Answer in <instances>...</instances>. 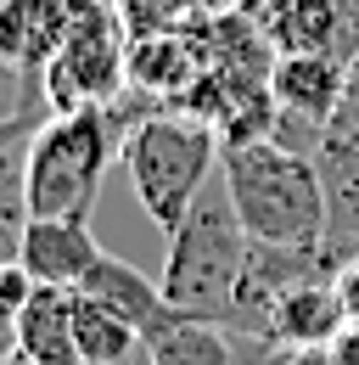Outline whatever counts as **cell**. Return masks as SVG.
<instances>
[{"label": "cell", "instance_id": "9a60e30c", "mask_svg": "<svg viewBox=\"0 0 359 365\" xmlns=\"http://www.w3.org/2000/svg\"><path fill=\"white\" fill-rule=\"evenodd\" d=\"M34 292H40V281L23 259H0V326H17V315L28 309Z\"/></svg>", "mask_w": 359, "mask_h": 365}, {"label": "cell", "instance_id": "5b68a950", "mask_svg": "<svg viewBox=\"0 0 359 365\" xmlns=\"http://www.w3.org/2000/svg\"><path fill=\"white\" fill-rule=\"evenodd\" d=\"M40 91L51 113L130 101L124 96L130 91V29H124L113 0H73L68 40L56 51V62L45 68Z\"/></svg>", "mask_w": 359, "mask_h": 365}, {"label": "cell", "instance_id": "277c9868", "mask_svg": "<svg viewBox=\"0 0 359 365\" xmlns=\"http://www.w3.org/2000/svg\"><path fill=\"white\" fill-rule=\"evenodd\" d=\"M135 101L51 113L28 146V208L34 220H90L107 163L135 130Z\"/></svg>", "mask_w": 359, "mask_h": 365}, {"label": "cell", "instance_id": "ffe728a7", "mask_svg": "<svg viewBox=\"0 0 359 365\" xmlns=\"http://www.w3.org/2000/svg\"><path fill=\"white\" fill-rule=\"evenodd\" d=\"M286 365H337V360H331L326 349H303V354H292Z\"/></svg>", "mask_w": 359, "mask_h": 365}, {"label": "cell", "instance_id": "44dd1931", "mask_svg": "<svg viewBox=\"0 0 359 365\" xmlns=\"http://www.w3.org/2000/svg\"><path fill=\"white\" fill-rule=\"evenodd\" d=\"M130 365H146V349H140V360H130Z\"/></svg>", "mask_w": 359, "mask_h": 365}, {"label": "cell", "instance_id": "52a82bcc", "mask_svg": "<svg viewBox=\"0 0 359 365\" xmlns=\"http://www.w3.org/2000/svg\"><path fill=\"white\" fill-rule=\"evenodd\" d=\"M73 0H0V62L23 79H45L68 40Z\"/></svg>", "mask_w": 359, "mask_h": 365}, {"label": "cell", "instance_id": "5bb4252c", "mask_svg": "<svg viewBox=\"0 0 359 365\" xmlns=\"http://www.w3.org/2000/svg\"><path fill=\"white\" fill-rule=\"evenodd\" d=\"M28 146H11L0 158V259H23V236L34 225V208H28Z\"/></svg>", "mask_w": 359, "mask_h": 365}, {"label": "cell", "instance_id": "7402d4cb", "mask_svg": "<svg viewBox=\"0 0 359 365\" xmlns=\"http://www.w3.org/2000/svg\"><path fill=\"white\" fill-rule=\"evenodd\" d=\"M11 365H28V360H23V354H17V360H11Z\"/></svg>", "mask_w": 359, "mask_h": 365}, {"label": "cell", "instance_id": "8992f818", "mask_svg": "<svg viewBox=\"0 0 359 365\" xmlns=\"http://www.w3.org/2000/svg\"><path fill=\"white\" fill-rule=\"evenodd\" d=\"M348 73H354V62H343V56H275L269 96L281 107V124L314 130V146H320L326 124L337 118V107L348 96Z\"/></svg>", "mask_w": 359, "mask_h": 365}, {"label": "cell", "instance_id": "4fadbf2b", "mask_svg": "<svg viewBox=\"0 0 359 365\" xmlns=\"http://www.w3.org/2000/svg\"><path fill=\"white\" fill-rule=\"evenodd\" d=\"M73 331H79V360L85 365H130L140 360V331L101 298L73 292Z\"/></svg>", "mask_w": 359, "mask_h": 365}, {"label": "cell", "instance_id": "3957f363", "mask_svg": "<svg viewBox=\"0 0 359 365\" xmlns=\"http://www.w3.org/2000/svg\"><path fill=\"white\" fill-rule=\"evenodd\" d=\"M118 163L130 175L146 220L175 236L180 220L191 214V202L208 191L214 169L224 163V135L185 107H146L124 135Z\"/></svg>", "mask_w": 359, "mask_h": 365}, {"label": "cell", "instance_id": "7c38bea8", "mask_svg": "<svg viewBox=\"0 0 359 365\" xmlns=\"http://www.w3.org/2000/svg\"><path fill=\"white\" fill-rule=\"evenodd\" d=\"M79 292L101 298L107 309H118V315H124L135 331H140V343H146V331H152L157 320L169 315V298H163V287H157V281H146L135 264L113 259V253H101V259H95V270H90V281L79 287Z\"/></svg>", "mask_w": 359, "mask_h": 365}, {"label": "cell", "instance_id": "e0dca14e", "mask_svg": "<svg viewBox=\"0 0 359 365\" xmlns=\"http://www.w3.org/2000/svg\"><path fill=\"white\" fill-rule=\"evenodd\" d=\"M337 298H343L348 320H359V259H343V264H337Z\"/></svg>", "mask_w": 359, "mask_h": 365}, {"label": "cell", "instance_id": "2e32d148", "mask_svg": "<svg viewBox=\"0 0 359 365\" xmlns=\"http://www.w3.org/2000/svg\"><path fill=\"white\" fill-rule=\"evenodd\" d=\"M45 118H51V107H23V113H17V118H0V158H6V152H11V146H23V140H34L40 135V124Z\"/></svg>", "mask_w": 359, "mask_h": 365}, {"label": "cell", "instance_id": "ba28073f", "mask_svg": "<svg viewBox=\"0 0 359 365\" xmlns=\"http://www.w3.org/2000/svg\"><path fill=\"white\" fill-rule=\"evenodd\" d=\"M101 253H107V247L95 242L90 220H34L28 236H23V264L34 270L40 287H68V292H79Z\"/></svg>", "mask_w": 359, "mask_h": 365}, {"label": "cell", "instance_id": "d6986e66", "mask_svg": "<svg viewBox=\"0 0 359 365\" xmlns=\"http://www.w3.org/2000/svg\"><path fill=\"white\" fill-rule=\"evenodd\" d=\"M11 360H17V331L0 326V365H11Z\"/></svg>", "mask_w": 359, "mask_h": 365}, {"label": "cell", "instance_id": "8fae6325", "mask_svg": "<svg viewBox=\"0 0 359 365\" xmlns=\"http://www.w3.org/2000/svg\"><path fill=\"white\" fill-rule=\"evenodd\" d=\"M146 365H230L236 360V337L219 320H191V315H169L146 331Z\"/></svg>", "mask_w": 359, "mask_h": 365}, {"label": "cell", "instance_id": "7a4b0ae2", "mask_svg": "<svg viewBox=\"0 0 359 365\" xmlns=\"http://www.w3.org/2000/svg\"><path fill=\"white\" fill-rule=\"evenodd\" d=\"M247 247H253V236L236 214V197H230L224 175H214L208 191L191 202V214L180 220V230L169 236V259H163V275H157L169 309L230 326L236 287H241V270H247Z\"/></svg>", "mask_w": 359, "mask_h": 365}, {"label": "cell", "instance_id": "9c48e42d", "mask_svg": "<svg viewBox=\"0 0 359 365\" xmlns=\"http://www.w3.org/2000/svg\"><path fill=\"white\" fill-rule=\"evenodd\" d=\"M343 326H348V309H343V298H337V275H320V281L292 287V292L275 304L269 343H281L286 354H303V349H326Z\"/></svg>", "mask_w": 359, "mask_h": 365}, {"label": "cell", "instance_id": "ac0fdd59", "mask_svg": "<svg viewBox=\"0 0 359 365\" xmlns=\"http://www.w3.org/2000/svg\"><path fill=\"white\" fill-rule=\"evenodd\" d=\"M326 354H331L337 365H359V320H348V326L326 343Z\"/></svg>", "mask_w": 359, "mask_h": 365}, {"label": "cell", "instance_id": "6da1fadb", "mask_svg": "<svg viewBox=\"0 0 359 365\" xmlns=\"http://www.w3.org/2000/svg\"><path fill=\"white\" fill-rule=\"evenodd\" d=\"M224 185L253 242L275 247H326L331 236V197L314 152L286 146L281 135L224 146Z\"/></svg>", "mask_w": 359, "mask_h": 365}, {"label": "cell", "instance_id": "30bf717a", "mask_svg": "<svg viewBox=\"0 0 359 365\" xmlns=\"http://www.w3.org/2000/svg\"><path fill=\"white\" fill-rule=\"evenodd\" d=\"M11 331H17V354L28 365H85L79 360L73 292H68V287H40Z\"/></svg>", "mask_w": 359, "mask_h": 365}]
</instances>
